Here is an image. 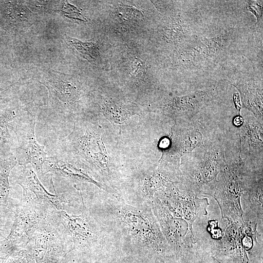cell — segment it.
Returning a JSON list of instances; mask_svg holds the SVG:
<instances>
[{
  "label": "cell",
  "mask_w": 263,
  "mask_h": 263,
  "mask_svg": "<svg viewBox=\"0 0 263 263\" xmlns=\"http://www.w3.org/2000/svg\"><path fill=\"white\" fill-rule=\"evenodd\" d=\"M99 218L122 242L146 249L159 257L173 255L153 211L150 202L132 205L119 195L103 203Z\"/></svg>",
  "instance_id": "cell-1"
},
{
  "label": "cell",
  "mask_w": 263,
  "mask_h": 263,
  "mask_svg": "<svg viewBox=\"0 0 263 263\" xmlns=\"http://www.w3.org/2000/svg\"><path fill=\"white\" fill-rule=\"evenodd\" d=\"M73 122L72 132L60 141L54 156L87 167L105 185L113 188V175L109 165L103 161L100 133L96 119L81 114Z\"/></svg>",
  "instance_id": "cell-2"
},
{
  "label": "cell",
  "mask_w": 263,
  "mask_h": 263,
  "mask_svg": "<svg viewBox=\"0 0 263 263\" xmlns=\"http://www.w3.org/2000/svg\"><path fill=\"white\" fill-rule=\"evenodd\" d=\"M189 158L181 171L184 189L212 197L218 175L227 164L223 148L218 143L201 144Z\"/></svg>",
  "instance_id": "cell-3"
},
{
  "label": "cell",
  "mask_w": 263,
  "mask_h": 263,
  "mask_svg": "<svg viewBox=\"0 0 263 263\" xmlns=\"http://www.w3.org/2000/svg\"><path fill=\"white\" fill-rule=\"evenodd\" d=\"M241 158L227 163L218 176V182L213 197L216 201L221 212V220L228 223H241L244 211L241 198L245 190L244 177L249 171Z\"/></svg>",
  "instance_id": "cell-4"
},
{
  "label": "cell",
  "mask_w": 263,
  "mask_h": 263,
  "mask_svg": "<svg viewBox=\"0 0 263 263\" xmlns=\"http://www.w3.org/2000/svg\"><path fill=\"white\" fill-rule=\"evenodd\" d=\"M55 212L72 244V250L90 249L112 242L111 230L91 213L84 202L80 214H69L64 210Z\"/></svg>",
  "instance_id": "cell-5"
},
{
  "label": "cell",
  "mask_w": 263,
  "mask_h": 263,
  "mask_svg": "<svg viewBox=\"0 0 263 263\" xmlns=\"http://www.w3.org/2000/svg\"><path fill=\"white\" fill-rule=\"evenodd\" d=\"M23 198L16 208L15 219L10 233L4 241L17 248L25 246L35 231L55 210L51 205L32 196L30 191L23 190Z\"/></svg>",
  "instance_id": "cell-6"
},
{
  "label": "cell",
  "mask_w": 263,
  "mask_h": 263,
  "mask_svg": "<svg viewBox=\"0 0 263 263\" xmlns=\"http://www.w3.org/2000/svg\"><path fill=\"white\" fill-rule=\"evenodd\" d=\"M40 82L49 91L48 105L60 120L70 117L75 119L77 106L85 94V89L77 80L64 75L51 72Z\"/></svg>",
  "instance_id": "cell-7"
},
{
  "label": "cell",
  "mask_w": 263,
  "mask_h": 263,
  "mask_svg": "<svg viewBox=\"0 0 263 263\" xmlns=\"http://www.w3.org/2000/svg\"><path fill=\"white\" fill-rule=\"evenodd\" d=\"M35 107L16 118L13 130L17 136L18 147L16 155L17 163L21 167L30 164L40 176L43 173V166L47 159L45 146L38 144L36 140L35 129Z\"/></svg>",
  "instance_id": "cell-8"
},
{
  "label": "cell",
  "mask_w": 263,
  "mask_h": 263,
  "mask_svg": "<svg viewBox=\"0 0 263 263\" xmlns=\"http://www.w3.org/2000/svg\"><path fill=\"white\" fill-rule=\"evenodd\" d=\"M150 204L173 256L187 258L192 252L194 244L193 231L188 223L171 214L156 196Z\"/></svg>",
  "instance_id": "cell-9"
},
{
  "label": "cell",
  "mask_w": 263,
  "mask_h": 263,
  "mask_svg": "<svg viewBox=\"0 0 263 263\" xmlns=\"http://www.w3.org/2000/svg\"><path fill=\"white\" fill-rule=\"evenodd\" d=\"M178 184H173L156 196L173 215L181 218L193 230L194 222L201 216L207 214L208 199L200 198L192 192L179 189Z\"/></svg>",
  "instance_id": "cell-10"
},
{
  "label": "cell",
  "mask_w": 263,
  "mask_h": 263,
  "mask_svg": "<svg viewBox=\"0 0 263 263\" xmlns=\"http://www.w3.org/2000/svg\"><path fill=\"white\" fill-rule=\"evenodd\" d=\"M210 100L207 92L198 91L185 96L167 97L160 102L156 111L172 119L175 125H182L189 122Z\"/></svg>",
  "instance_id": "cell-11"
},
{
  "label": "cell",
  "mask_w": 263,
  "mask_h": 263,
  "mask_svg": "<svg viewBox=\"0 0 263 263\" xmlns=\"http://www.w3.org/2000/svg\"><path fill=\"white\" fill-rule=\"evenodd\" d=\"M47 173L76 183H91L108 193L116 194L91 169L78 163L66 161L54 156L47 157L43 166V173Z\"/></svg>",
  "instance_id": "cell-12"
},
{
  "label": "cell",
  "mask_w": 263,
  "mask_h": 263,
  "mask_svg": "<svg viewBox=\"0 0 263 263\" xmlns=\"http://www.w3.org/2000/svg\"><path fill=\"white\" fill-rule=\"evenodd\" d=\"M230 32H225L211 38H200L186 43L181 51L182 58L187 63L197 64L214 59L223 53L230 44Z\"/></svg>",
  "instance_id": "cell-13"
},
{
  "label": "cell",
  "mask_w": 263,
  "mask_h": 263,
  "mask_svg": "<svg viewBox=\"0 0 263 263\" xmlns=\"http://www.w3.org/2000/svg\"><path fill=\"white\" fill-rule=\"evenodd\" d=\"M172 184H182L175 175L157 165L142 174L137 180L136 202L143 204L151 202L155 193L163 191Z\"/></svg>",
  "instance_id": "cell-14"
},
{
  "label": "cell",
  "mask_w": 263,
  "mask_h": 263,
  "mask_svg": "<svg viewBox=\"0 0 263 263\" xmlns=\"http://www.w3.org/2000/svg\"><path fill=\"white\" fill-rule=\"evenodd\" d=\"M221 242L213 250L214 259L220 263H250L240 239V223H229Z\"/></svg>",
  "instance_id": "cell-15"
},
{
  "label": "cell",
  "mask_w": 263,
  "mask_h": 263,
  "mask_svg": "<svg viewBox=\"0 0 263 263\" xmlns=\"http://www.w3.org/2000/svg\"><path fill=\"white\" fill-rule=\"evenodd\" d=\"M240 154L242 159L250 169H255L252 161L257 160L263 163V121L257 118L244 121L240 131Z\"/></svg>",
  "instance_id": "cell-16"
},
{
  "label": "cell",
  "mask_w": 263,
  "mask_h": 263,
  "mask_svg": "<svg viewBox=\"0 0 263 263\" xmlns=\"http://www.w3.org/2000/svg\"><path fill=\"white\" fill-rule=\"evenodd\" d=\"M23 190L31 192L40 201L51 205L56 211L63 210L64 204H68L65 194H52L47 191L31 165L21 167L17 181Z\"/></svg>",
  "instance_id": "cell-17"
},
{
  "label": "cell",
  "mask_w": 263,
  "mask_h": 263,
  "mask_svg": "<svg viewBox=\"0 0 263 263\" xmlns=\"http://www.w3.org/2000/svg\"><path fill=\"white\" fill-rule=\"evenodd\" d=\"M247 203L258 223L263 225V169L251 170L244 177Z\"/></svg>",
  "instance_id": "cell-18"
},
{
  "label": "cell",
  "mask_w": 263,
  "mask_h": 263,
  "mask_svg": "<svg viewBox=\"0 0 263 263\" xmlns=\"http://www.w3.org/2000/svg\"><path fill=\"white\" fill-rule=\"evenodd\" d=\"M231 84L240 92L244 107L251 112L256 118L263 121L262 84L244 80Z\"/></svg>",
  "instance_id": "cell-19"
},
{
  "label": "cell",
  "mask_w": 263,
  "mask_h": 263,
  "mask_svg": "<svg viewBox=\"0 0 263 263\" xmlns=\"http://www.w3.org/2000/svg\"><path fill=\"white\" fill-rule=\"evenodd\" d=\"M101 108L104 115L108 120L119 125L127 122L133 115H138L121 102L112 99L103 102Z\"/></svg>",
  "instance_id": "cell-20"
},
{
  "label": "cell",
  "mask_w": 263,
  "mask_h": 263,
  "mask_svg": "<svg viewBox=\"0 0 263 263\" xmlns=\"http://www.w3.org/2000/svg\"><path fill=\"white\" fill-rule=\"evenodd\" d=\"M248 3V8L257 18L258 22L263 20V6L261 2L255 0L246 1Z\"/></svg>",
  "instance_id": "cell-21"
},
{
  "label": "cell",
  "mask_w": 263,
  "mask_h": 263,
  "mask_svg": "<svg viewBox=\"0 0 263 263\" xmlns=\"http://www.w3.org/2000/svg\"><path fill=\"white\" fill-rule=\"evenodd\" d=\"M210 234L213 238L215 239H220L223 236L224 233L222 229L218 226V222L215 220L209 221Z\"/></svg>",
  "instance_id": "cell-22"
},
{
  "label": "cell",
  "mask_w": 263,
  "mask_h": 263,
  "mask_svg": "<svg viewBox=\"0 0 263 263\" xmlns=\"http://www.w3.org/2000/svg\"><path fill=\"white\" fill-rule=\"evenodd\" d=\"M233 101L234 102L235 106L239 113V115H240V112L242 108V103L239 93H236L234 94Z\"/></svg>",
  "instance_id": "cell-23"
},
{
  "label": "cell",
  "mask_w": 263,
  "mask_h": 263,
  "mask_svg": "<svg viewBox=\"0 0 263 263\" xmlns=\"http://www.w3.org/2000/svg\"><path fill=\"white\" fill-rule=\"evenodd\" d=\"M244 122V118L241 115L236 116L233 120V124L234 125L239 127L241 126Z\"/></svg>",
  "instance_id": "cell-24"
}]
</instances>
